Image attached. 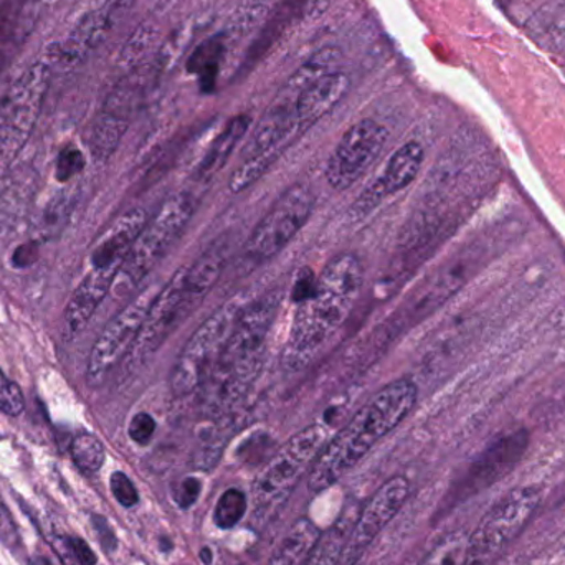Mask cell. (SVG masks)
I'll return each instance as SVG.
<instances>
[{
  "mask_svg": "<svg viewBox=\"0 0 565 565\" xmlns=\"http://www.w3.org/2000/svg\"><path fill=\"white\" fill-rule=\"evenodd\" d=\"M530 445V435L524 430L508 431L494 438L461 475L447 494V510L467 503L470 498L483 493L498 481L507 478L520 463Z\"/></svg>",
  "mask_w": 565,
  "mask_h": 565,
  "instance_id": "7c38bea8",
  "label": "cell"
},
{
  "mask_svg": "<svg viewBox=\"0 0 565 565\" xmlns=\"http://www.w3.org/2000/svg\"><path fill=\"white\" fill-rule=\"evenodd\" d=\"M388 131L374 119L352 125L339 139L326 166V179L335 191L352 188L377 161L387 142Z\"/></svg>",
  "mask_w": 565,
  "mask_h": 565,
  "instance_id": "4fadbf2b",
  "label": "cell"
},
{
  "mask_svg": "<svg viewBox=\"0 0 565 565\" xmlns=\"http://www.w3.org/2000/svg\"><path fill=\"white\" fill-rule=\"evenodd\" d=\"M121 10L122 0H108L83 15L58 49L60 63L63 66H76L85 62L105 42Z\"/></svg>",
  "mask_w": 565,
  "mask_h": 565,
  "instance_id": "2e32d148",
  "label": "cell"
},
{
  "mask_svg": "<svg viewBox=\"0 0 565 565\" xmlns=\"http://www.w3.org/2000/svg\"><path fill=\"white\" fill-rule=\"evenodd\" d=\"M85 156L75 146H66L56 158L55 178L60 182H68L85 169Z\"/></svg>",
  "mask_w": 565,
  "mask_h": 565,
  "instance_id": "f1b7e54d",
  "label": "cell"
},
{
  "mask_svg": "<svg viewBox=\"0 0 565 565\" xmlns=\"http://www.w3.org/2000/svg\"><path fill=\"white\" fill-rule=\"evenodd\" d=\"M201 561L205 565H211L212 561H214V554H212V551L209 550V547H204V550L201 551Z\"/></svg>",
  "mask_w": 565,
  "mask_h": 565,
  "instance_id": "74e56055",
  "label": "cell"
},
{
  "mask_svg": "<svg viewBox=\"0 0 565 565\" xmlns=\"http://www.w3.org/2000/svg\"><path fill=\"white\" fill-rule=\"evenodd\" d=\"M109 488H111L113 497L121 507L132 508L138 504V490H136L135 483L129 480L128 475L122 473V471H115L111 475Z\"/></svg>",
  "mask_w": 565,
  "mask_h": 565,
  "instance_id": "4dcf8cb0",
  "label": "cell"
},
{
  "mask_svg": "<svg viewBox=\"0 0 565 565\" xmlns=\"http://www.w3.org/2000/svg\"><path fill=\"white\" fill-rule=\"evenodd\" d=\"M156 428H158V425H156L154 417L149 415L148 412H139V414H136L135 417L131 418V422H129V438H131L135 444L145 447V445H148L149 441L152 440V437H154Z\"/></svg>",
  "mask_w": 565,
  "mask_h": 565,
  "instance_id": "1f68e13d",
  "label": "cell"
},
{
  "mask_svg": "<svg viewBox=\"0 0 565 565\" xmlns=\"http://www.w3.org/2000/svg\"><path fill=\"white\" fill-rule=\"evenodd\" d=\"M225 55V45L221 39L214 36L207 42L199 45L189 60L188 70L194 73L201 83L202 92L209 93L214 89L217 82L218 70H221L222 60Z\"/></svg>",
  "mask_w": 565,
  "mask_h": 565,
  "instance_id": "7402d4cb",
  "label": "cell"
},
{
  "mask_svg": "<svg viewBox=\"0 0 565 565\" xmlns=\"http://www.w3.org/2000/svg\"><path fill=\"white\" fill-rule=\"evenodd\" d=\"M50 63L36 60L0 95V164L12 161L29 141L49 92Z\"/></svg>",
  "mask_w": 565,
  "mask_h": 565,
  "instance_id": "52a82bcc",
  "label": "cell"
},
{
  "mask_svg": "<svg viewBox=\"0 0 565 565\" xmlns=\"http://www.w3.org/2000/svg\"><path fill=\"white\" fill-rule=\"evenodd\" d=\"M315 204V194L308 185L289 188L252 232L245 244V257L255 264L277 257L308 224Z\"/></svg>",
  "mask_w": 565,
  "mask_h": 565,
  "instance_id": "30bf717a",
  "label": "cell"
},
{
  "mask_svg": "<svg viewBox=\"0 0 565 565\" xmlns=\"http://www.w3.org/2000/svg\"><path fill=\"white\" fill-rule=\"evenodd\" d=\"M202 483L199 478L188 477L179 481L178 487L174 488V501L182 510H189L194 507L195 501L201 497Z\"/></svg>",
  "mask_w": 565,
  "mask_h": 565,
  "instance_id": "d6a6232c",
  "label": "cell"
},
{
  "mask_svg": "<svg viewBox=\"0 0 565 565\" xmlns=\"http://www.w3.org/2000/svg\"><path fill=\"white\" fill-rule=\"evenodd\" d=\"M93 526H95L96 534H98L99 541H102L103 550L113 553L118 547V540H116L115 533L109 527L108 521L102 516H93Z\"/></svg>",
  "mask_w": 565,
  "mask_h": 565,
  "instance_id": "d590c367",
  "label": "cell"
},
{
  "mask_svg": "<svg viewBox=\"0 0 565 565\" xmlns=\"http://www.w3.org/2000/svg\"><path fill=\"white\" fill-rule=\"evenodd\" d=\"M39 260V247L36 244H23L13 252L12 265L15 268H25Z\"/></svg>",
  "mask_w": 565,
  "mask_h": 565,
  "instance_id": "8d00e7d4",
  "label": "cell"
},
{
  "mask_svg": "<svg viewBox=\"0 0 565 565\" xmlns=\"http://www.w3.org/2000/svg\"><path fill=\"white\" fill-rule=\"evenodd\" d=\"M225 267L224 250L217 245L205 250L188 267L179 268L162 288H159L141 334L128 355L129 367L148 361L175 328L198 308Z\"/></svg>",
  "mask_w": 565,
  "mask_h": 565,
  "instance_id": "3957f363",
  "label": "cell"
},
{
  "mask_svg": "<svg viewBox=\"0 0 565 565\" xmlns=\"http://www.w3.org/2000/svg\"><path fill=\"white\" fill-rule=\"evenodd\" d=\"M119 270L92 268L70 298L63 319V338L73 339L86 328L109 289L115 285Z\"/></svg>",
  "mask_w": 565,
  "mask_h": 565,
  "instance_id": "ac0fdd59",
  "label": "cell"
},
{
  "mask_svg": "<svg viewBox=\"0 0 565 565\" xmlns=\"http://www.w3.org/2000/svg\"><path fill=\"white\" fill-rule=\"evenodd\" d=\"M146 222H148V215L141 209H132L119 217L93 247L92 255H89L92 268L121 270L122 264H125L136 238L145 228Z\"/></svg>",
  "mask_w": 565,
  "mask_h": 565,
  "instance_id": "d6986e66",
  "label": "cell"
},
{
  "mask_svg": "<svg viewBox=\"0 0 565 565\" xmlns=\"http://www.w3.org/2000/svg\"><path fill=\"white\" fill-rule=\"evenodd\" d=\"M72 194L68 191H62L46 204L42 215V225L45 232L52 234L56 228L63 227L70 211H72Z\"/></svg>",
  "mask_w": 565,
  "mask_h": 565,
  "instance_id": "83f0119b",
  "label": "cell"
},
{
  "mask_svg": "<svg viewBox=\"0 0 565 565\" xmlns=\"http://www.w3.org/2000/svg\"><path fill=\"white\" fill-rule=\"evenodd\" d=\"M73 463L86 475L96 473L105 463L106 451L99 438L92 434H79L70 445Z\"/></svg>",
  "mask_w": 565,
  "mask_h": 565,
  "instance_id": "cb8c5ba5",
  "label": "cell"
},
{
  "mask_svg": "<svg viewBox=\"0 0 565 565\" xmlns=\"http://www.w3.org/2000/svg\"><path fill=\"white\" fill-rule=\"evenodd\" d=\"M248 128H250V118L248 116H235L225 126L224 131L217 136V139L212 142L207 154L199 162L198 169H195V179L198 181H207L212 175L221 172L225 164H227L234 149L237 148L238 142L247 135Z\"/></svg>",
  "mask_w": 565,
  "mask_h": 565,
  "instance_id": "ffe728a7",
  "label": "cell"
},
{
  "mask_svg": "<svg viewBox=\"0 0 565 565\" xmlns=\"http://www.w3.org/2000/svg\"><path fill=\"white\" fill-rule=\"evenodd\" d=\"M349 92V78L344 73L329 72L305 86L295 98L296 121L299 131L315 126L332 111Z\"/></svg>",
  "mask_w": 565,
  "mask_h": 565,
  "instance_id": "e0dca14e",
  "label": "cell"
},
{
  "mask_svg": "<svg viewBox=\"0 0 565 565\" xmlns=\"http://www.w3.org/2000/svg\"><path fill=\"white\" fill-rule=\"evenodd\" d=\"M159 288L148 286L142 289L135 299L128 302L111 321L103 329L92 348V354L86 367V379L93 387L103 384L109 372L128 358L135 348L142 326L148 318L152 301L158 295Z\"/></svg>",
  "mask_w": 565,
  "mask_h": 565,
  "instance_id": "8fae6325",
  "label": "cell"
},
{
  "mask_svg": "<svg viewBox=\"0 0 565 565\" xmlns=\"http://www.w3.org/2000/svg\"><path fill=\"white\" fill-rule=\"evenodd\" d=\"M422 164H424V148L418 142L411 141L401 146L388 158L387 164L379 172L377 178L372 179L364 191L358 195L351 207L352 217H365L387 199L407 189L420 172Z\"/></svg>",
  "mask_w": 565,
  "mask_h": 565,
  "instance_id": "9a60e30c",
  "label": "cell"
},
{
  "mask_svg": "<svg viewBox=\"0 0 565 565\" xmlns=\"http://www.w3.org/2000/svg\"><path fill=\"white\" fill-rule=\"evenodd\" d=\"M275 311V298H265L242 309L231 338L225 342L211 374L202 384L212 408L225 407L254 381Z\"/></svg>",
  "mask_w": 565,
  "mask_h": 565,
  "instance_id": "277c9868",
  "label": "cell"
},
{
  "mask_svg": "<svg viewBox=\"0 0 565 565\" xmlns=\"http://www.w3.org/2000/svg\"><path fill=\"white\" fill-rule=\"evenodd\" d=\"M326 441V428L318 424L309 425L292 435L267 461L252 490L255 521L267 523L285 507L302 475L311 470Z\"/></svg>",
  "mask_w": 565,
  "mask_h": 565,
  "instance_id": "5b68a950",
  "label": "cell"
},
{
  "mask_svg": "<svg viewBox=\"0 0 565 565\" xmlns=\"http://www.w3.org/2000/svg\"><path fill=\"white\" fill-rule=\"evenodd\" d=\"M541 500L537 487L516 488L498 500L468 536L463 565H484L503 553L531 523Z\"/></svg>",
  "mask_w": 565,
  "mask_h": 565,
  "instance_id": "9c48e42d",
  "label": "cell"
},
{
  "mask_svg": "<svg viewBox=\"0 0 565 565\" xmlns=\"http://www.w3.org/2000/svg\"><path fill=\"white\" fill-rule=\"evenodd\" d=\"M468 536L460 533L450 534L441 540L420 565H463L467 554Z\"/></svg>",
  "mask_w": 565,
  "mask_h": 565,
  "instance_id": "4316f807",
  "label": "cell"
},
{
  "mask_svg": "<svg viewBox=\"0 0 565 565\" xmlns=\"http://www.w3.org/2000/svg\"><path fill=\"white\" fill-rule=\"evenodd\" d=\"M364 282L354 254L335 255L316 278L311 292L299 301L281 362L288 371L308 367L338 334L354 309Z\"/></svg>",
  "mask_w": 565,
  "mask_h": 565,
  "instance_id": "6da1fadb",
  "label": "cell"
},
{
  "mask_svg": "<svg viewBox=\"0 0 565 565\" xmlns=\"http://www.w3.org/2000/svg\"><path fill=\"white\" fill-rule=\"evenodd\" d=\"M65 547L79 565H96L98 563V557L82 537H70L66 540Z\"/></svg>",
  "mask_w": 565,
  "mask_h": 565,
  "instance_id": "e575fe53",
  "label": "cell"
},
{
  "mask_svg": "<svg viewBox=\"0 0 565 565\" xmlns=\"http://www.w3.org/2000/svg\"><path fill=\"white\" fill-rule=\"evenodd\" d=\"M245 513H247V498L241 490L232 488L218 498L214 511V523L221 530H232L244 520Z\"/></svg>",
  "mask_w": 565,
  "mask_h": 565,
  "instance_id": "484cf974",
  "label": "cell"
},
{
  "mask_svg": "<svg viewBox=\"0 0 565 565\" xmlns=\"http://www.w3.org/2000/svg\"><path fill=\"white\" fill-rule=\"evenodd\" d=\"M244 308L241 299H232L195 329L169 374V385L175 397H185L202 387Z\"/></svg>",
  "mask_w": 565,
  "mask_h": 565,
  "instance_id": "ba28073f",
  "label": "cell"
},
{
  "mask_svg": "<svg viewBox=\"0 0 565 565\" xmlns=\"http://www.w3.org/2000/svg\"><path fill=\"white\" fill-rule=\"evenodd\" d=\"M0 541L10 550H15L20 544V534L15 521L10 514L9 508L0 500Z\"/></svg>",
  "mask_w": 565,
  "mask_h": 565,
  "instance_id": "836d02e7",
  "label": "cell"
},
{
  "mask_svg": "<svg viewBox=\"0 0 565 565\" xmlns=\"http://www.w3.org/2000/svg\"><path fill=\"white\" fill-rule=\"evenodd\" d=\"M128 128V122L119 121L105 113H98L89 135V149L96 161H106L115 154Z\"/></svg>",
  "mask_w": 565,
  "mask_h": 565,
  "instance_id": "603a6c76",
  "label": "cell"
},
{
  "mask_svg": "<svg viewBox=\"0 0 565 565\" xmlns=\"http://www.w3.org/2000/svg\"><path fill=\"white\" fill-rule=\"evenodd\" d=\"M321 533L309 520H299L289 527L268 565H305Z\"/></svg>",
  "mask_w": 565,
  "mask_h": 565,
  "instance_id": "44dd1931",
  "label": "cell"
},
{
  "mask_svg": "<svg viewBox=\"0 0 565 565\" xmlns=\"http://www.w3.org/2000/svg\"><path fill=\"white\" fill-rule=\"evenodd\" d=\"M25 408V397L15 382L7 379V375L0 371V412L10 417H17Z\"/></svg>",
  "mask_w": 565,
  "mask_h": 565,
  "instance_id": "f546056e",
  "label": "cell"
},
{
  "mask_svg": "<svg viewBox=\"0 0 565 565\" xmlns=\"http://www.w3.org/2000/svg\"><path fill=\"white\" fill-rule=\"evenodd\" d=\"M411 494V483L407 478L394 477L385 481L374 497L367 501L352 526V533L345 541L339 565H355L361 559L372 541L384 531V527L394 520Z\"/></svg>",
  "mask_w": 565,
  "mask_h": 565,
  "instance_id": "5bb4252c",
  "label": "cell"
},
{
  "mask_svg": "<svg viewBox=\"0 0 565 565\" xmlns=\"http://www.w3.org/2000/svg\"><path fill=\"white\" fill-rule=\"evenodd\" d=\"M415 402L417 385L411 379H395L384 385L331 440L326 441L309 470V488L322 491L344 477L375 444L407 418Z\"/></svg>",
  "mask_w": 565,
  "mask_h": 565,
  "instance_id": "7a4b0ae2",
  "label": "cell"
},
{
  "mask_svg": "<svg viewBox=\"0 0 565 565\" xmlns=\"http://www.w3.org/2000/svg\"><path fill=\"white\" fill-rule=\"evenodd\" d=\"M195 202L188 192L171 195L158 214L146 222L119 270L115 285L119 291H129L145 280L156 265L166 257L194 215Z\"/></svg>",
  "mask_w": 565,
  "mask_h": 565,
  "instance_id": "8992f818",
  "label": "cell"
},
{
  "mask_svg": "<svg viewBox=\"0 0 565 565\" xmlns=\"http://www.w3.org/2000/svg\"><path fill=\"white\" fill-rule=\"evenodd\" d=\"M345 541L348 536L342 527H331L328 533L321 534L305 565H339Z\"/></svg>",
  "mask_w": 565,
  "mask_h": 565,
  "instance_id": "d4e9b609",
  "label": "cell"
}]
</instances>
